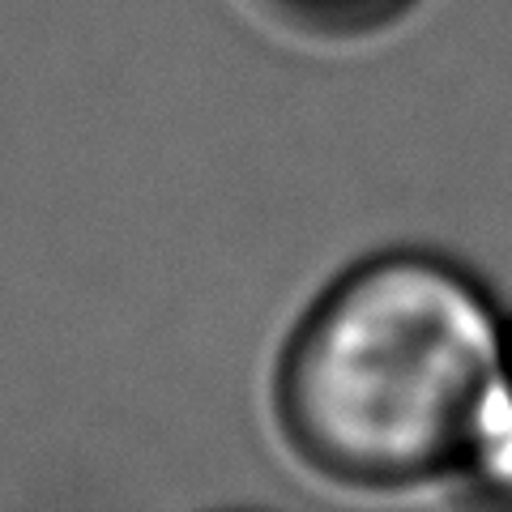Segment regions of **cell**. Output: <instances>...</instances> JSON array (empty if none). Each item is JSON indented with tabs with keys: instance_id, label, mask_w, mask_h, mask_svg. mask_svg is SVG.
Instances as JSON below:
<instances>
[{
	"instance_id": "obj_1",
	"label": "cell",
	"mask_w": 512,
	"mask_h": 512,
	"mask_svg": "<svg viewBox=\"0 0 512 512\" xmlns=\"http://www.w3.org/2000/svg\"><path fill=\"white\" fill-rule=\"evenodd\" d=\"M512 363V312L431 248L359 261L312 303L278 367V414L316 470L355 487L453 478L474 410Z\"/></svg>"
},
{
	"instance_id": "obj_2",
	"label": "cell",
	"mask_w": 512,
	"mask_h": 512,
	"mask_svg": "<svg viewBox=\"0 0 512 512\" xmlns=\"http://www.w3.org/2000/svg\"><path fill=\"white\" fill-rule=\"evenodd\" d=\"M453 478H461L483 500L512 508V363L487 389L483 406L474 410Z\"/></svg>"
},
{
	"instance_id": "obj_3",
	"label": "cell",
	"mask_w": 512,
	"mask_h": 512,
	"mask_svg": "<svg viewBox=\"0 0 512 512\" xmlns=\"http://www.w3.org/2000/svg\"><path fill=\"white\" fill-rule=\"evenodd\" d=\"M295 13V18L329 30H363L376 22H389L393 13H402L414 0H278Z\"/></svg>"
}]
</instances>
